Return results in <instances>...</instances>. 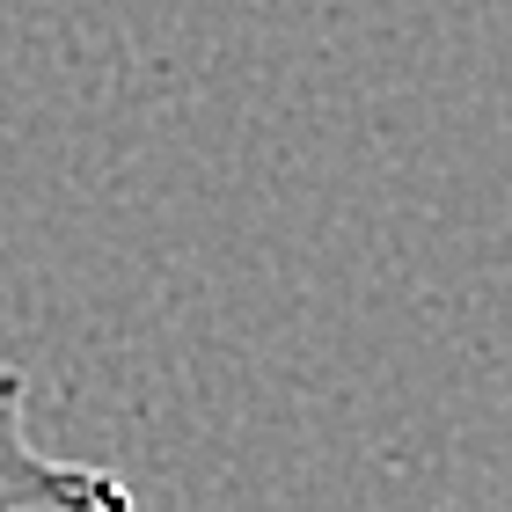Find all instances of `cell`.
Returning a JSON list of instances; mask_svg holds the SVG:
<instances>
[{"label": "cell", "instance_id": "1", "mask_svg": "<svg viewBox=\"0 0 512 512\" xmlns=\"http://www.w3.org/2000/svg\"><path fill=\"white\" fill-rule=\"evenodd\" d=\"M0 512H132V483L96 461H59L30 432V374L0 359Z\"/></svg>", "mask_w": 512, "mask_h": 512}]
</instances>
